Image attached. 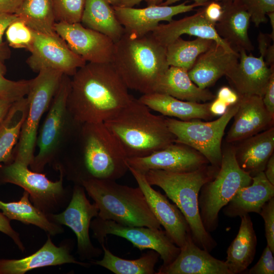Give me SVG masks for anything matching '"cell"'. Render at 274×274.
Here are the masks:
<instances>
[{"mask_svg": "<svg viewBox=\"0 0 274 274\" xmlns=\"http://www.w3.org/2000/svg\"><path fill=\"white\" fill-rule=\"evenodd\" d=\"M72 77L67 107L79 125L104 123L133 98L112 62H86Z\"/></svg>", "mask_w": 274, "mask_h": 274, "instance_id": "obj_1", "label": "cell"}, {"mask_svg": "<svg viewBox=\"0 0 274 274\" xmlns=\"http://www.w3.org/2000/svg\"><path fill=\"white\" fill-rule=\"evenodd\" d=\"M80 156L60 169L75 184L89 179L118 180L128 170L127 156L104 123H85L79 128Z\"/></svg>", "mask_w": 274, "mask_h": 274, "instance_id": "obj_2", "label": "cell"}, {"mask_svg": "<svg viewBox=\"0 0 274 274\" xmlns=\"http://www.w3.org/2000/svg\"><path fill=\"white\" fill-rule=\"evenodd\" d=\"M112 63L127 88L143 94L154 92L169 66L166 47L151 33L138 37L124 32L114 43Z\"/></svg>", "mask_w": 274, "mask_h": 274, "instance_id": "obj_3", "label": "cell"}, {"mask_svg": "<svg viewBox=\"0 0 274 274\" xmlns=\"http://www.w3.org/2000/svg\"><path fill=\"white\" fill-rule=\"evenodd\" d=\"M219 169V167L208 164L189 172L152 169L144 174L149 184L161 188L180 210L194 243L209 252L216 248L217 243L202 224L198 199L201 187L213 180Z\"/></svg>", "mask_w": 274, "mask_h": 274, "instance_id": "obj_4", "label": "cell"}, {"mask_svg": "<svg viewBox=\"0 0 274 274\" xmlns=\"http://www.w3.org/2000/svg\"><path fill=\"white\" fill-rule=\"evenodd\" d=\"M104 123L118 140L127 158L147 156L175 142L165 117L152 113L134 97Z\"/></svg>", "mask_w": 274, "mask_h": 274, "instance_id": "obj_5", "label": "cell"}, {"mask_svg": "<svg viewBox=\"0 0 274 274\" xmlns=\"http://www.w3.org/2000/svg\"><path fill=\"white\" fill-rule=\"evenodd\" d=\"M81 186L98 208L96 217L125 226L161 228L139 187L98 179L84 181Z\"/></svg>", "mask_w": 274, "mask_h": 274, "instance_id": "obj_6", "label": "cell"}, {"mask_svg": "<svg viewBox=\"0 0 274 274\" xmlns=\"http://www.w3.org/2000/svg\"><path fill=\"white\" fill-rule=\"evenodd\" d=\"M252 182L250 175L238 165L235 148L222 151L219 169L215 178L205 183L198 195V207L202 224L209 232L215 231L219 223V213L241 188Z\"/></svg>", "mask_w": 274, "mask_h": 274, "instance_id": "obj_7", "label": "cell"}, {"mask_svg": "<svg viewBox=\"0 0 274 274\" xmlns=\"http://www.w3.org/2000/svg\"><path fill=\"white\" fill-rule=\"evenodd\" d=\"M63 75L57 70L44 69L31 79L26 96L27 112L14 151V160L28 166L32 163L40 123L59 87Z\"/></svg>", "mask_w": 274, "mask_h": 274, "instance_id": "obj_8", "label": "cell"}, {"mask_svg": "<svg viewBox=\"0 0 274 274\" xmlns=\"http://www.w3.org/2000/svg\"><path fill=\"white\" fill-rule=\"evenodd\" d=\"M28 166L18 161L0 166V185L11 183L27 191L31 202L46 214L62 211L69 203L73 188L64 187L63 175L60 172L59 179L49 180L42 173L29 169Z\"/></svg>", "mask_w": 274, "mask_h": 274, "instance_id": "obj_9", "label": "cell"}, {"mask_svg": "<svg viewBox=\"0 0 274 274\" xmlns=\"http://www.w3.org/2000/svg\"><path fill=\"white\" fill-rule=\"evenodd\" d=\"M71 79L63 75L59 87L48 110L38 133V152L29 165L32 170L43 173L45 166L53 162L59 153L72 125L75 122L67 107Z\"/></svg>", "mask_w": 274, "mask_h": 274, "instance_id": "obj_10", "label": "cell"}, {"mask_svg": "<svg viewBox=\"0 0 274 274\" xmlns=\"http://www.w3.org/2000/svg\"><path fill=\"white\" fill-rule=\"evenodd\" d=\"M238 101L229 106L217 119L183 121L165 117L167 126L175 137V142L184 144L201 153L211 165L220 167L222 159L221 143L225 128L238 109Z\"/></svg>", "mask_w": 274, "mask_h": 274, "instance_id": "obj_11", "label": "cell"}, {"mask_svg": "<svg viewBox=\"0 0 274 274\" xmlns=\"http://www.w3.org/2000/svg\"><path fill=\"white\" fill-rule=\"evenodd\" d=\"M90 228L93 231V237L100 245L105 244V237L108 234L122 237L141 251L149 249L158 252L163 260V265L173 262L180 251V248L161 228L125 226L98 217L91 221Z\"/></svg>", "mask_w": 274, "mask_h": 274, "instance_id": "obj_12", "label": "cell"}, {"mask_svg": "<svg viewBox=\"0 0 274 274\" xmlns=\"http://www.w3.org/2000/svg\"><path fill=\"white\" fill-rule=\"evenodd\" d=\"M98 208L87 199L84 187L75 184L71 199L64 210L60 213L47 214L50 220L70 227L76 235L77 251L81 260H91L99 257L102 251L95 247L89 236L92 218L97 217Z\"/></svg>", "mask_w": 274, "mask_h": 274, "instance_id": "obj_13", "label": "cell"}, {"mask_svg": "<svg viewBox=\"0 0 274 274\" xmlns=\"http://www.w3.org/2000/svg\"><path fill=\"white\" fill-rule=\"evenodd\" d=\"M29 51L31 55L27 64L37 73L51 69L73 76L87 62L75 53L56 32L47 34L35 31L34 41Z\"/></svg>", "mask_w": 274, "mask_h": 274, "instance_id": "obj_14", "label": "cell"}, {"mask_svg": "<svg viewBox=\"0 0 274 274\" xmlns=\"http://www.w3.org/2000/svg\"><path fill=\"white\" fill-rule=\"evenodd\" d=\"M126 163L143 174L152 169L189 172L209 164L199 152L188 145L176 142L147 156L127 158Z\"/></svg>", "mask_w": 274, "mask_h": 274, "instance_id": "obj_15", "label": "cell"}, {"mask_svg": "<svg viewBox=\"0 0 274 274\" xmlns=\"http://www.w3.org/2000/svg\"><path fill=\"white\" fill-rule=\"evenodd\" d=\"M55 31L86 62H112L114 42L107 36L85 27L81 22H56Z\"/></svg>", "mask_w": 274, "mask_h": 274, "instance_id": "obj_16", "label": "cell"}, {"mask_svg": "<svg viewBox=\"0 0 274 274\" xmlns=\"http://www.w3.org/2000/svg\"><path fill=\"white\" fill-rule=\"evenodd\" d=\"M128 166V170L142 191L152 213L167 235L179 248L191 234L188 224L175 204L171 203L167 196L155 190L147 181L144 174Z\"/></svg>", "mask_w": 274, "mask_h": 274, "instance_id": "obj_17", "label": "cell"}, {"mask_svg": "<svg viewBox=\"0 0 274 274\" xmlns=\"http://www.w3.org/2000/svg\"><path fill=\"white\" fill-rule=\"evenodd\" d=\"M187 1L176 6L161 5L148 6L144 8L120 6L113 7L115 14L124 32L138 37L151 33L162 21L168 22L179 14L192 11L200 6L194 3L187 5Z\"/></svg>", "mask_w": 274, "mask_h": 274, "instance_id": "obj_18", "label": "cell"}, {"mask_svg": "<svg viewBox=\"0 0 274 274\" xmlns=\"http://www.w3.org/2000/svg\"><path fill=\"white\" fill-rule=\"evenodd\" d=\"M238 62L225 75L231 86L239 96L263 97L274 67L266 64L263 55L258 57L238 52Z\"/></svg>", "mask_w": 274, "mask_h": 274, "instance_id": "obj_19", "label": "cell"}, {"mask_svg": "<svg viewBox=\"0 0 274 274\" xmlns=\"http://www.w3.org/2000/svg\"><path fill=\"white\" fill-rule=\"evenodd\" d=\"M59 246L54 244L51 235L37 251L18 259H0V274H24L33 269L73 263L89 267L91 263L77 260L71 254L72 243L63 242Z\"/></svg>", "mask_w": 274, "mask_h": 274, "instance_id": "obj_20", "label": "cell"}, {"mask_svg": "<svg viewBox=\"0 0 274 274\" xmlns=\"http://www.w3.org/2000/svg\"><path fill=\"white\" fill-rule=\"evenodd\" d=\"M238 109L226 137L227 143L241 141L272 126L274 118L266 109L262 97L239 96Z\"/></svg>", "mask_w": 274, "mask_h": 274, "instance_id": "obj_21", "label": "cell"}, {"mask_svg": "<svg viewBox=\"0 0 274 274\" xmlns=\"http://www.w3.org/2000/svg\"><path fill=\"white\" fill-rule=\"evenodd\" d=\"M156 274H231L225 261L212 256L193 242L191 234L176 259L162 265Z\"/></svg>", "mask_w": 274, "mask_h": 274, "instance_id": "obj_22", "label": "cell"}, {"mask_svg": "<svg viewBox=\"0 0 274 274\" xmlns=\"http://www.w3.org/2000/svg\"><path fill=\"white\" fill-rule=\"evenodd\" d=\"M215 26V24L206 18L202 6L191 16L179 20H172L166 24H159L151 33L165 47L182 35L186 34L212 40L227 51L236 52L218 35Z\"/></svg>", "mask_w": 274, "mask_h": 274, "instance_id": "obj_23", "label": "cell"}, {"mask_svg": "<svg viewBox=\"0 0 274 274\" xmlns=\"http://www.w3.org/2000/svg\"><path fill=\"white\" fill-rule=\"evenodd\" d=\"M239 53L230 52L215 42L197 58L188 75L200 89H207L225 76L238 62Z\"/></svg>", "mask_w": 274, "mask_h": 274, "instance_id": "obj_24", "label": "cell"}, {"mask_svg": "<svg viewBox=\"0 0 274 274\" xmlns=\"http://www.w3.org/2000/svg\"><path fill=\"white\" fill-rule=\"evenodd\" d=\"M221 4L223 13L215 26L217 33L234 51L251 52L254 47L248 36L250 14L238 0Z\"/></svg>", "mask_w": 274, "mask_h": 274, "instance_id": "obj_25", "label": "cell"}, {"mask_svg": "<svg viewBox=\"0 0 274 274\" xmlns=\"http://www.w3.org/2000/svg\"><path fill=\"white\" fill-rule=\"evenodd\" d=\"M274 197V185L267 179L264 172L252 177L248 186L240 188L223 209L229 217H241L250 213L259 214L264 203Z\"/></svg>", "mask_w": 274, "mask_h": 274, "instance_id": "obj_26", "label": "cell"}, {"mask_svg": "<svg viewBox=\"0 0 274 274\" xmlns=\"http://www.w3.org/2000/svg\"><path fill=\"white\" fill-rule=\"evenodd\" d=\"M241 141L235 148L239 166L252 177L264 172L268 160L273 154V126Z\"/></svg>", "mask_w": 274, "mask_h": 274, "instance_id": "obj_27", "label": "cell"}, {"mask_svg": "<svg viewBox=\"0 0 274 274\" xmlns=\"http://www.w3.org/2000/svg\"><path fill=\"white\" fill-rule=\"evenodd\" d=\"M139 100L150 110L159 112L163 116H168L167 117H176L183 121L210 120L214 117L209 110L210 102L184 101L157 92L143 94Z\"/></svg>", "mask_w": 274, "mask_h": 274, "instance_id": "obj_28", "label": "cell"}, {"mask_svg": "<svg viewBox=\"0 0 274 274\" xmlns=\"http://www.w3.org/2000/svg\"><path fill=\"white\" fill-rule=\"evenodd\" d=\"M153 92L166 94L184 101L205 102L215 98L208 89H200L191 80L188 71L169 66L157 82Z\"/></svg>", "mask_w": 274, "mask_h": 274, "instance_id": "obj_29", "label": "cell"}, {"mask_svg": "<svg viewBox=\"0 0 274 274\" xmlns=\"http://www.w3.org/2000/svg\"><path fill=\"white\" fill-rule=\"evenodd\" d=\"M238 233L227 250L225 263L231 274L244 273L256 254L257 236L249 214L241 217Z\"/></svg>", "mask_w": 274, "mask_h": 274, "instance_id": "obj_30", "label": "cell"}, {"mask_svg": "<svg viewBox=\"0 0 274 274\" xmlns=\"http://www.w3.org/2000/svg\"><path fill=\"white\" fill-rule=\"evenodd\" d=\"M81 23L107 36L114 43L124 33L113 6L106 0H86Z\"/></svg>", "mask_w": 274, "mask_h": 274, "instance_id": "obj_31", "label": "cell"}, {"mask_svg": "<svg viewBox=\"0 0 274 274\" xmlns=\"http://www.w3.org/2000/svg\"><path fill=\"white\" fill-rule=\"evenodd\" d=\"M0 210L10 220L35 225L51 236L64 232L61 225L51 221L47 214L37 208L30 201L29 194L24 191L18 201L5 202L0 200Z\"/></svg>", "mask_w": 274, "mask_h": 274, "instance_id": "obj_32", "label": "cell"}, {"mask_svg": "<svg viewBox=\"0 0 274 274\" xmlns=\"http://www.w3.org/2000/svg\"><path fill=\"white\" fill-rule=\"evenodd\" d=\"M28 109L26 97L14 102L0 126V163L14 161V147L19 140Z\"/></svg>", "mask_w": 274, "mask_h": 274, "instance_id": "obj_33", "label": "cell"}, {"mask_svg": "<svg viewBox=\"0 0 274 274\" xmlns=\"http://www.w3.org/2000/svg\"><path fill=\"white\" fill-rule=\"evenodd\" d=\"M101 246L104 252L102 259L92 261L91 264L102 266L115 274H156L154 268L160 256L156 251L150 250L138 259L128 260L114 255L105 244Z\"/></svg>", "mask_w": 274, "mask_h": 274, "instance_id": "obj_34", "label": "cell"}, {"mask_svg": "<svg viewBox=\"0 0 274 274\" xmlns=\"http://www.w3.org/2000/svg\"><path fill=\"white\" fill-rule=\"evenodd\" d=\"M15 14L35 31L47 34L56 32L52 0H23Z\"/></svg>", "mask_w": 274, "mask_h": 274, "instance_id": "obj_35", "label": "cell"}, {"mask_svg": "<svg viewBox=\"0 0 274 274\" xmlns=\"http://www.w3.org/2000/svg\"><path fill=\"white\" fill-rule=\"evenodd\" d=\"M215 42L197 38L192 41L179 37L166 47V56L169 66L190 70L198 57L209 49Z\"/></svg>", "mask_w": 274, "mask_h": 274, "instance_id": "obj_36", "label": "cell"}, {"mask_svg": "<svg viewBox=\"0 0 274 274\" xmlns=\"http://www.w3.org/2000/svg\"><path fill=\"white\" fill-rule=\"evenodd\" d=\"M5 33L8 45L15 49L29 51L34 41L35 31L18 17L10 23Z\"/></svg>", "mask_w": 274, "mask_h": 274, "instance_id": "obj_37", "label": "cell"}, {"mask_svg": "<svg viewBox=\"0 0 274 274\" xmlns=\"http://www.w3.org/2000/svg\"><path fill=\"white\" fill-rule=\"evenodd\" d=\"M56 22H81L86 0H52Z\"/></svg>", "mask_w": 274, "mask_h": 274, "instance_id": "obj_38", "label": "cell"}, {"mask_svg": "<svg viewBox=\"0 0 274 274\" xmlns=\"http://www.w3.org/2000/svg\"><path fill=\"white\" fill-rule=\"evenodd\" d=\"M6 72V66L0 63V98L14 102L25 97L29 90L31 79L10 80L5 77Z\"/></svg>", "mask_w": 274, "mask_h": 274, "instance_id": "obj_39", "label": "cell"}, {"mask_svg": "<svg viewBox=\"0 0 274 274\" xmlns=\"http://www.w3.org/2000/svg\"><path fill=\"white\" fill-rule=\"evenodd\" d=\"M250 14L251 20L256 27L266 23V15L274 12V0H238Z\"/></svg>", "mask_w": 274, "mask_h": 274, "instance_id": "obj_40", "label": "cell"}, {"mask_svg": "<svg viewBox=\"0 0 274 274\" xmlns=\"http://www.w3.org/2000/svg\"><path fill=\"white\" fill-rule=\"evenodd\" d=\"M259 214L264 221L265 234L267 245L274 253V197L263 206Z\"/></svg>", "mask_w": 274, "mask_h": 274, "instance_id": "obj_41", "label": "cell"}, {"mask_svg": "<svg viewBox=\"0 0 274 274\" xmlns=\"http://www.w3.org/2000/svg\"><path fill=\"white\" fill-rule=\"evenodd\" d=\"M244 273H274L273 253L267 245L263 250L261 256L257 263L249 270H246Z\"/></svg>", "mask_w": 274, "mask_h": 274, "instance_id": "obj_42", "label": "cell"}, {"mask_svg": "<svg viewBox=\"0 0 274 274\" xmlns=\"http://www.w3.org/2000/svg\"><path fill=\"white\" fill-rule=\"evenodd\" d=\"M17 18L15 14L0 13V63L4 64L11 55L9 48L3 42V35L10 23Z\"/></svg>", "mask_w": 274, "mask_h": 274, "instance_id": "obj_43", "label": "cell"}, {"mask_svg": "<svg viewBox=\"0 0 274 274\" xmlns=\"http://www.w3.org/2000/svg\"><path fill=\"white\" fill-rule=\"evenodd\" d=\"M10 220L2 212H0V231L10 237L22 252L25 247L21 240L19 234L12 227Z\"/></svg>", "mask_w": 274, "mask_h": 274, "instance_id": "obj_44", "label": "cell"}, {"mask_svg": "<svg viewBox=\"0 0 274 274\" xmlns=\"http://www.w3.org/2000/svg\"><path fill=\"white\" fill-rule=\"evenodd\" d=\"M203 7L204 16L209 21L215 24L219 21L223 13L221 3L213 0Z\"/></svg>", "mask_w": 274, "mask_h": 274, "instance_id": "obj_45", "label": "cell"}, {"mask_svg": "<svg viewBox=\"0 0 274 274\" xmlns=\"http://www.w3.org/2000/svg\"><path fill=\"white\" fill-rule=\"evenodd\" d=\"M262 100L266 109L274 118V74L271 76L267 84Z\"/></svg>", "mask_w": 274, "mask_h": 274, "instance_id": "obj_46", "label": "cell"}, {"mask_svg": "<svg viewBox=\"0 0 274 274\" xmlns=\"http://www.w3.org/2000/svg\"><path fill=\"white\" fill-rule=\"evenodd\" d=\"M216 97L223 101L228 107L236 104L239 98L238 94L227 86L221 87L218 91Z\"/></svg>", "mask_w": 274, "mask_h": 274, "instance_id": "obj_47", "label": "cell"}, {"mask_svg": "<svg viewBox=\"0 0 274 274\" xmlns=\"http://www.w3.org/2000/svg\"><path fill=\"white\" fill-rule=\"evenodd\" d=\"M23 0H0V13L15 14Z\"/></svg>", "mask_w": 274, "mask_h": 274, "instance_id": "obj_48", "label": "cell"}, {"mask_svg": "<svg viewBox=\"0 0 274 274\" xmlns=\"http://www.w3.org/2000/svg\"><path fill=\"white\" fill-rule=\"evenodd\" d=\"M228 107L225 102L216 97L210 102L209 110L214 116H221L226 112Z\"/></svg>", "mask_w": 274, "mask_h": 274, "instance_id": "obj_49", "label": "cell"}, {"mask_svg": "<svg viewBox=\"0 0 274 274\" xmlns=\"http://www.w3.org/2000/svg\"><path fill=\"white\" fill-rule=\"evenodd\" d=\"M272 41L269 34H264L260 32L258 37L259 50L260 55L263 57L270 45V42Z\"/></svg>", "mask_w": 274, "mask_h": 274, "instance_id": "obj_50", "label": "cell"}, {"mask_svg": "<svg viewBox=\"0 0 274 274\" xmlns=\"http://www.w3.org/2000/svg\"><path fill=\"white\" fill-rule=\"evenodd\" d=\"M145 1L148 6L159 5L163 3V0H122L119 6L125 7H133L140 4L142 2Z\"/></svg>", "mask_w": 274, "mask_h": 274, "instance_id": "obj_51", "label": "cell"}, {"mask_svg": "<svg viewBox=\"0 0 274 274\" xmlns=\"http://www.w3.org/2000/svg\"><path fill=\"white\" fill-rule=\"evenodd\" d=\"M264 174L269 182L274 185V155L270 156L268 160L265 169Z\"/></svg>", "mask_w": 274, "mask_h": 274, "instance_id": "obj_52", "label": "cell"}, {"mask_svg": "<svg viewBox=\"0 0 274 274\" xmlns=\"http://www.w3.org/2000/svg\"><path fill=\"white\" fill-rule=\"evenodd\" d=\"M13 102L0 98V126L7 115Z\"/></svg>", "mask_w": 274, "mask_h": 274, "instance_id": "obj_53", "label": "cell"}, {"mask_svg": "<svg viewBox=\"0 0 274 274\" xmlns=\"http://www.w3.org/2000/svg\"><path fill=\"white\" fill-rule=\"evenodd\" d=\"M181 0H166L165 2L161 3L160 5L163 6H169ZM194 3L199 5L202 7L207 5L210 2L213 0H193Z\"/></svg>", "mask_w": 274, "mask_h": 274, "instance_id": "obj_54", "label": "cell"}, {"mask_svg": "<svg viewBox=\"0 0 274 274\" xmlns=\"http://www.w3.org/2000/svg\"><path fill=\"white\" fill-rule=\"evenodd\" d=\"M267 15L269 18L270 24L272 28L271 33L269 34V35L272 41H273V40H274V12L268 13L267 14Z\"/></svg>", "mask_w": 274, "mask_h": 274, "instance_id": "obj_55", "label": "cell"}, {"mask_svg": "<svg viewBox=\"0 0 274 274\" xmlns=\"http://www.w3.org/2000/svg\"><path fill=\"white\" fill-rule=\"evenodd\" d=\"M113 7L119 6L122 0H106Z\"/></svg>", "mask_w": 274, "mask_h": 274, "instance_id": "obj_56", "label": "cell"}, {"mask_svg": "<svg viewBox=\"0 0 274 274\" xmlns=\"http://www.w3.org/2000/svg\"><path fill=\"white\" fill-rule=\"evenodd\" d=\"M214 1H218L222 4H224V3L231 2L235 0H214Z\"/></svg>", "mask_w": 274, "mask_h": 274, "instance_id": "obj_57", "label": "cell"}]
</instances>
